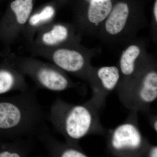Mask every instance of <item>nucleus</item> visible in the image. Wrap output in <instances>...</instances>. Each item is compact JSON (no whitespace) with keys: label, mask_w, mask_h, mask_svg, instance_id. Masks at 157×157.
<instances>
[{"label":"nucleus","mask_w":157,"mask_h":157,"mask_svg":"<svg viewBox=\"0 0 157 157\" xmlns=\"http://www.w3.org/2000/svg\"><path fill=\"white\" fill-rule=\"evenodd\" d=\"M48 118L54 128L73 144L88 134L94 122L92 113L86 106L72 105L60 99L52 105Z\"/></svg>","instance_id":"nucleus-1"},{"label":"nucleus","mask_w":157,"mask_h":157,"mask_svg":"<svg viewBox=\"0 0 157 157\" xmlns=\"http://www.w3.org/2000/svg\"><path fill=\"white\" fill-rule=\"evenodd\" d=\"M14 66L23 74L30 76L37 85L43 89L59 92L72 86L67 76L50 65L28 59L17 61Z\"/></svg>","instance_id":"nucleus-2"},{"label":"nucleus","mask_w":157,"mask_h":157,"mask_svg":"<svg viewBox=\"0 0 157 157\" xmlns=\"http://www.w3.org/2000/svg\"><path fill=\"white\" fill-rule=\"evenodd\" d=\"M143 138L139 129L132 123L118 126L113 132L110 144L117 152L134 151L141 147Z\"/></svg>","instance_id":"nucleus-3"},{"label":"nucleus","mask_w":157,"mask_h":157,"mask_svg":"<svg viewBox=\"0 0 157 157\" xmlns=\"http://www.w3.org/2000/svg\"><path fill=\"white\" fill-rule=\"evenodd\" d=\"M40 127L36 136L44 145L50 157H76L78 155L76 144L59 142L51 134L45 125Z\"/></svg>","instance_id":"nucleus-4"},{"label":"nucleus","mask_w":157,"mask_h":157,"mask_svg":"<svg viewBox=\"0 0 157 157\" xmlns=\"http://www.w3.org/2000/svg\"><path fill=\"white\" fill-rule=\"evenodd\" d=\"M51 59L57 67L71 73H77L84 67V57L77 51L60 48L54 51Z\"/></svg>","instance_id":"nucleus-5"},{"label":"nucleus","mask_w":157,"mask_h":157,"mask_svg":"<svg viewBox=\"0 0 157 157\" xmlns=\"http://www.w3.org/2000/svg\"><path fill=\"white\" fill-rule=\"evenodd\" d=\"M23 74L14 66L0 69V94L28 89Z\"/></svg>","instance_id":"nucleus-6"},{"label":"nucleus","mask_w":157,"mask_h":157,"mask_svg":"<svg viewBox=\"0 0 157 157\" xmlns=\"http://www.w3.org/2000/svg\"><path fill=\"white\" fill-rule=\"evenodd\" d=\"M129 14V8L127 3L121 2L112 8L107 17L105 29L109 35H117L124 29Z\"/></svg>","instance_id":"nucleus-7"},{"label":"nucleus","mask_w":157,"mask_h":157,"mask_svg":"<svg viewBox=\"0 0 157 157\" xmlns=\"http://www.w3.org/2000/svg\"><path fill=\"white\" fill-rule=\"evenodd\" d=\"M139 101L144 104L154 102L157 98V73L150 71L145 74L138 91Z\"/></svg>","instance_id":"nucleus-8"},{"label":"nucleus","mask_w":157,"mask_h":157,"mask_svg":"<svg viewBox=\"0 0 157 157\" xmlns=\"http://www.w3.org/2000/svg\"><path fill=\"white\" fill-rule=\"evenodd\" d=\"M111 0H91L88 10L89 21L98 24L106 19L112 9Z\"/></svg>","instance_id":"nucleus-9"},{"label":"nucleus","mask_w":157,"mask_h":157,"mask_svg":"<svg viewBox=\"0 0 157 157\" xmlns=\"http://www.w3.org/2000/svg\"><path fill=\"white\" fill-rule=\"evenodd\" d=\"M140 52L136 45H130L122 55L120 62L121 71L124 75L130 76L135 70V63Z\"/></svg>","instance_id":"nucleus-10"},{"label":"nucleus","mask_w":157,"mask_h":157,"mask_svg":"<svg viewBox=\"0 0 157 157\" xmlns=\"http://www.w3.org/2000/svg\"><path fill=\"white\" fill-rule=\"evenodd\" d=\"M17 23L23 25L29 18L33 9V0H14L10 5Z\"/></svg>","instance_id":"nucleus-11"},{"label":"nucleus","mask_w":157,"mask_h":157,"mask_svg":"<svg viewBox=\"0 0 157 157\" xmlns=\"http://www.w3.org/2000/svg\"><path fill=\"white\" fill-rule=\"evenodd\" d=\"M98 76L103 87L108 91L115 88L120 77L119 70L114 66L100 68L98 70Z\"/></svg>","instance_id":"nucleus-12"},{"label":"nucleus","mask_w":157,"mask_h":157,"mask_svg":"<svg viewBox=\"0 0 157 157\" xmlns=\"http://www.w3.org/2000/svg\"><path fill=\"white\" fill-rule=\"evenodd\" d=\"M68 36V30L67 27L58 25H55L50 31L43 34L42 40L45 45H54L64 41Z\"/></svg>","instance_id":"nucleus-13"},{"label":"nucleus","mask_w":157,"mask_h":157,"mask_svg":"<svg viewBox=\"0 0 157 157\" xmlns=\"http://www.w3.org/2000/svg\"><path fill=\"white\" fill-rule=\"evenodd\" d=\"M54 14V9L51 6H47L41 12L34 14L30 18V24L32 26L38 25L51 19Z\"/></svg>","instance_id":"nucleus-14"},{"label":"nucleus","mask_w":157,"mask_h":157,"mask_svg":"<svg viewBox=\"0 0 157 157\" xmlns=\"http://www.w3.org/2000/svg\"><path fill=\"white\" fill-rule=\"evenodd\" d=\"M150 157H157V146H154L151 148L149 154Z\"/></svg>","instance_id":"nucleus-15"},{"label":"nucleus","mask_w":157,"mask_h":157,"mask_svg":"<svg viewBox=\"0 0 157 157\" xmlns=\"http://www.w3.org/2000/svg\"><path fill=\"white\" fill-rule=\"evenodd\" d=\"M154 15L156 22H157V1L156 0L155 2L154 8Z\"/></svg>","instance_id":"nucleus-16"},{"label":"nucleus","mask_w":157,"mask_h":157,"mask_svg":"<svg viewBox=\"0 0 157 157\" xmlns=\"http://www.w3.org/2000/svg\"><path fill=\"white\" fill-rule=\"evenodd\" d=\"M154 128L155 131L156 132H157V121L155 120L153 124Z\"/></svg>","instance_id":"nucleus-17"}]
</instances>
